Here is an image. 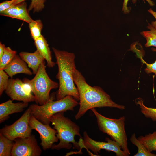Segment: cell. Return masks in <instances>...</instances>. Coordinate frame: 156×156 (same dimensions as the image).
Here are the masks:
<instances>
[{"mask_svg":"<svg viewBox=\"0 0 156 156\" xmlns=\"http://www.w3.org/2000/svg\"><path fill=\"white\" fill-rule=\"evenodd\" d=\"M73 77L79 96V108L75 116L76 120L80 119L87 111L92 108L109 107L125 109V106L113 101L101 87H92L88 84L81 73L76 68L74 70Z\"/></svg>","mask_w":156,"mask_h":156,"instance_id":"cell-1","label":"cell"},{"mask_svg":"<svg viewBox=\"0 0 156 156\" xmlns=\"http://www.w3.org/2000/svg\"><path fill=\"white\" fill-rule=\"evenodd\" d=\"M52 49L58 67V72L56 75L59 82V88L56 94L57 100L70 95L77 101L79 100L78 91L73 77L74 70L76 68L74 54L54 47Z\"/></svg>","mask_w":156,"mask_h":156,"instance_id":"cell-2","label":"cell"},{"mask_svg":"<svg viewBox=\"0 0 156 156\" xmlns=\"http://www.w3.org/2000/svg\"><path fill=\"white\" fill-rule=\"evenodd\" d=\"M64 112L57 113L50 119L53 128L57 131L56 136L60 141L57 144H53L51 148L57 150L63 148L70 149L72 144L74 148L79 150L80 148L79 143L76 141L74 138L76 135L81 138L80 128L70 119L65 117Z\"/></svg>","mask_w":156,"mask_h":156,"instance_id":"cell-3","label":"cell"},{"mask_svg":"<svg viewBox=\"0 0 156 156\" xmlns=\"http://www.w3.org/2000/svg\"><path fill=\"white\" fill-rule=\"evenodd\" d=\"M54 96L51 95L49 100L45 104L39 105L37 104L30 105L29 107L31 114L45 124H49L51 117L54 114L68 110L74 111V108L79 103L72 96H66L56 101H53Z\"/></svg>","mask_w":156,"mask_h":156,"instance_id":"cell-4","label":"cell"},{"mask_svg":"<svg viewBox=\"0 0 156 156\" xmlns=\"http://www.w3.org/2000/svg\"><path fill=\"white\" fill-rule=\"evenodd\" d=\"M90 109L96 117L99 129L118 142L122 149L129 156L130 153L125 129V117L123 116L117 119L109 118L100 114L95 108Z\"/></svg>","mask_w":156,"mask_h":156,"instance_id":"cell-5","label":"cell"},{"mask_svg":"<svg viewBox=\"0 0 156 156\" xmlns=\"http://www.w3.org/2000/svg\"><path fill=\"white\" fill-rule=\"evenodd\" d=\"M45 63L44 61L40 65L34 77L30 80L24 78L23 81L28 85L35 98V102L43 105L51 98L50 92L53 89L59 87V84L49 77L46 72Z\"/></svg>","mask_w":156,"mask_h":156,"instance_id":"cell-6","label":"cell"},{"mask_svg":"<svg viewBox=\"0 0 156 156\" xmlns=\"http://www.w3.org/2000/svg\"><path fill=\"white\" fill-rule=\"evenodd\" d=\"M31 115V110L29 107L14 123L9 125H5L1 129L0 133L12 141L17 138L29 136L32 130L29 125Z\"/></svg>","mask_w":156,"mask_h":156,"instance_id":"cell-7","label":"cell"},{"mask_svg":"<svg viewBox=\"0 0 156 156\" xmlns=\"http://www.w3.org/2000/svg\"><path fill=\"white\" fill-rule=\"evenodd\" d=\"M83 140L86 148L89 152V155L96 156L100 152V150L104 149L114 152L117 156H128V155L121 149L119 144L109 138H106L107 142L98 141L90 137L87 133H83ZM98 156V155H97Z\"/></svg>","mask_w":156,"mask_h":156,"instance_id":"cell-8","label":"cell"},{"mask_svg":"<svg viewBox=\"0 0 156 156\" xmlns=\"http://www.w3.org/2000/svg\"><path fill=\"white\" fill-rule=\"evenodd\" d=\"M30 86L18 78L9 79L5 93L12 100L28 103L35 101V98L31 93Z\"/></svg>","mask_w":156,"mask_h":156,"instance_id":"cell-9","label":"cell"},{"mask_svg":"<svg viewBox=\"0 0 156 156\" xmlns=\"http://www.w3.org/2000/svg\"><path fill=\"white\" fill-rule=\"evenodd\" d=\"M29 125L32 129L36 130L39 134L41 140L40 144L44 151L51 148L54 144L58 142L56 130L52 128L49 124L43 123L31 114Z\"/></svg>","mask_w":156,"mask_h":156,"instance_id":"cell-10","label":"cell"},{"mask_svg":"<svg viewBox=\"0 0 156 156\" xmlns=\"http://www.w3.org/2000/svg\"><path fill=\"white\" fill-rule=\"evenodd\" d=\"M12 152V156H39L42 150L34 135L15 139Z\"/></svg>","mask_w":156,"mask_h":156,"instance_id":"cell-11","label":"cell"},{"mask_svg":"<svg viewBox=\"0 0 156 156\" xmlns=\"http://www.w3.org/2000/svg\"><path fill=\"white\" fill-rule=\"evenodd\" d=\"M27 4L23 1L0 12V15L23 21L29 23L33 20L29 14Z\"/></svg>","mask_w":156,"mask_h":156,"instance_id":"cell-12","label":"cell"},{"mask_svg":"<svg viewBox=\"0 0 156 156\" xmlns=\"http://www.w3.org/2000/svg\"><path fill=\"white\" fill-rule=\"evenodd\" d=\"M3 70L11 78L18 73L29 75H31L33 73L25 62L16 54Z\"/></svg>","mask_w":156,"mask_h":156,"instance_id":"cell-13","label":"cell"},{"mask_svg":"<svg viewBox=\"0 0 156 156\" xmlns=\"http://www.w3.org/2000/svg\"><path fill=\"white\" fill-rule=\"evenodd\" d=\"M12 100L8 101L0 104V122L2 123L8 119L10 115L22 111L27 107L28 103H13Z\"/></svg>","mask_w":156,"mask_h":156,"instance_id":"cell-14","label":"cell"},{"mask_svg":"<svg viewBox=\"0 0 156 156\" xmlns=\"http://www.w3.org/2000/svg\"><path fill=\"white\" fill-rule=\"evenodd\" d=\"M19 55L21 59L27 64L28 66L31 68L33 73L34 74L36 73L40 65L45 60L37 50L32 53L21 52L19 53Z\"/></svg>","mask_w":156,"mask_h":156,"instance_id":"cell-15","label":"cell"},{"mask_svg":"<svg viewBox=\"0 0 156 156\" xmlns=\"http://www.w3.org/2000/svg\"><path fill=\"white\" fill-rule=\"evenodd\" d=\"M37 50L44 57L47 61V66L49 68H52L55 66V63L52 60L51 52L46 39L43 36L34 40Z\"/></svg>","mask_w":156,"mask_h":156,"instance_id":"cell-16","label":"cell"},{"mask_svg":"<svg viewBox=\"0 0 156 156\" xmlns=\"http://www.w3.org/2000/svg\"><path fill=\"white\" fill-rule=\"evenodd\" d=\"M137 138L149 152L156 151V131Z\"/></svg>","mask_w":156,"mask_h":156,"instance_id":"cell-17","label":"cell"},{"mask_svg":"<svg viewBox=\"0 0 156 156\" xmlns=\"http://www.w3.org/2000/svg\"><path fill=\"white\" fill-rule=\"evenodd\" d=\"M14 142L0 133V156H11Z\"/></svg>","mask_w":156,"mask_h":156,"instance_id":"cell-18","label":"cell"},{"mask_svg":"<svg viewBox=\"0 0 156 156\" xmlns=\"http://www.w3.org/2000/svg\"><path fill=\"white\" fill-rule=\"evenodd\" d=\"M147 28L148 31H144L141 32V34L146 39V42L145 47H148L153 46L156 47V29L148 23Z\"/></svg>","mask_w":156,"mask_h":156,"instance_id":"cell-19","label":"cell"},{"mask_svg":"<svg viewBox=\"0 0 156 156\" xmlns=\"http://www.w3.org/2000/svg\"><path fill=\"white\" fill-rule=\"evenodd\" d=\"M135 102L139 105L141 112L146 117L151 119L153 121H156V108L146 106L144 104L143 100L140 98L136 99Z\"/></svg>","mask_w":156,"mask_h":156,"instance_id":"cell-20","label":"cell"},{"mask_svg":"<svg viewBox=\"0 0 156 156\" xmlns=\"http://www.w3.org/2000/svg\"><path fill=\"white\" fill-rule=\"evenodd\" d=\"M131 143L137 147L138 151L134 156H156V154L149 152L143 144L136 138L135 133L132 134L130 138Z\"/></svg>","mask_w":156,"mask_h":156,"instance_id":"cell-21","label":"cell"},{"mask_svg":"<svg viewBox=\"0 0 156 156\" xmlns=\"http://www.w3.org/2000/svg\"><path fill=\"white\" fill-rule=\"evenodd\" d=\"M29 24L31 37L34 40L42 35L41 32L43 27V24L40 20H33Z\"/></svg>","mask_w":156,"mask_h":156,"instance_id":"cell-22","label":"cell"},{"mask_svg":"<svg viewBox=\"0 0 156 156\" xmlns=\"http://www.w3.org/2000/svg\"><path fill=\"white\" fill-rule=\"evenodd\" d=\"M16 52L10 47H6L3 54L0 58V69H3L16 55Z\"/></svg>","mask_w":156,"mask_h":156,"instance_id":"cell-23","label":"cell"},{"mask_svg":"<svg viewBox=\"0 0 156 156\" xmlns=\"http://www.w3.org/2000/svg\"><path fill=\"white\" fill-rule=\"evenodd\" d=\"M26 0H17V4ZM31 2L29 5L28 11L33 10L34 12H38L42 10L44 8V3L46 0H31Z\"/></svg>","mask_w":156,"mask_h":156,"instance_id":"cell-24","label":"cell"},{"mask_svg":"<svg viewBox=\"0 0 156 156\" xmlns=\"http://www.w3.org/2000/svg\"><path fill=\"white\" fill-rule=\"evenodd\" d=\"M9 76L3 69H0V95L6 90L8 83Z\"/></svg>","mask_w":156,"mask_h":156,"instance_id":"cell-25","label":"cell"},{"mask_svg":"<svg viewBox=\"0 0 156 156\" xmlns=\"http://www.w3.org/2000/svg\"><path fill=\"white\" fill-rule=\"evenodd\" d=\"M152 50L153 51L156 52V48H153ZM142 60L143 63L146 65V68L145 69V72L147 74L153 73L155 74L156 78V60L152 64H148L143 60Z\"/></svg>","mask_w":156,"mask_h":156,"instance_id":"cell-26","label":"cell"},{"mask_svg":"<svg viewBox=\"0 0 156 156\" xmlns=\"http://www.w3.org/2000/svg\"><path fill=\"white\" fill-rule=\"evenodd\" d=\"M17 0L6 1L0 3V13L17 4Z\"/></svg>","mask_w":156,"mask_h":156,"instance_id":"cell-27","label":"cell"},{"mask_svg":"<svg viewBox=\"0 0 156 156\" xmlns=\"http://www.w3.org/2000/svg\"><path fill=\"white\" fill-rule=\"evenodd\" d=\"M129 0H124L122 8V11L124 13L126 14L129 13V8L127 7V3ZM151 6H153L155 5L154 3L151 0H146Z\"/></svg>","mask_w":156,"mask_h":156,"instance_id":"cell-28","label":"cell"},{"mask_svg":"<svg viewBox=\"0 0 156 156\" xmlns=\"http://www.w3.org/2000/svg\"><path fill=\"white\" fill-rule=\"evenodd\" d=\"M148 11L149 13L153 16L155 19V21L152 22L151 25L154 28L156 29V12L153 10L151 8L149 9Z\"/></svg>","mask_w":156,"mask_h":156,"instance_id":"cell-29","label":"cell"},{"mask_svg":"<svg viewBox=\"0 0 156 156\" xmlns=\"http://www.w3.org/2000/svg\"><path fill=\"white\" fill-rule=\"evenodd\" d=\"M6 47L4 44H2L1 42H0V58L1 57L3 56L5 49Z\"/></svg>","mask_w":156,"mask_h":156,"instance_id":"cell-30","label":"cell"}]
</instances>
